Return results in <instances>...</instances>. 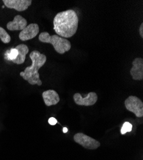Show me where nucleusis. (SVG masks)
I'll list each match as a JSON object with an SVG mask.
<instances>
[{"instance_id":"nucleus-1","label":"nucleus","mask_w":143,"mask_h":160,"mask_svg":"<svg viewBox=\"0 0 143 160\" xmlns=\"http://www.w3.org/2000/svg\"><path fill=\"white\" fill-rule=\"evenodd\" d=\"M79 19L76 12L67 10L59 12L54 19V29L57 35L63 38H71L76 33Z\"/></svg>"},{"instance_id":"nucleus-2","label":"nucleus","mask_w":143,"mask_h":160,"mask_svg":"<svg viewBox=\"0 0 143 160\" xmlns=\"http://www.w3.org/2000/svg\"><path fill=\"white\" fill-rule=\"evenodd\" d=\"M30 58L32 62V65L26 68L23 72H21L20 76L30 85L41 86L43 83L40 79L38 70L46 63L47 60L46 56L39 51L34 50L30 54Z\"/></svg>"},{"instance_id":"nucleus-3","label":"nucleus","mask_w":143,"mask_h":160,"mask_svg":"<svg viewBox=\"0 0 143 160\" xmlns=\"http://www.w3.org/2000/svg\"><path fill=\"white\" fill-rule=\"evenodd\" d=\"M38 40L43 43L51 44L54 46L56 52L63 55L69 51L71 48V44L67 38L61 37L57 35H50L48 32H42L38 36Z\"/></svg>"},{"instance_id":"nucleus-4","label":"nucleus","mask_w":143,"mask_h":160,"mask_svg":"<svg viewBox=\"0 0 143 160\" xmlns=\"http://www.w3.org/2000/svg\"><path fill=\"white\" fill-rule=\"evenodd\" d=\"M74 141L89 150H95L100 147V142L93 138L85 135L83 132H78L74 135Z\"/></svg>"},{"instance_id":"nucleus-5","label":"nucleus","mask_w":143,"mask_h":160,"mask_svg":"<svg viewBox=\"0 0 143 160\" xmlns=\"http://www.w3.org/2000/svg\"><path fill=\"white\" fill-rule=\"evenodd\" d=\"M125 108L138 117H143V102L137 97L134 96H129L125 101Z\"/></svg>"},{"instance_id":"nucleus-6","label":"nucleus","mask_w":143,"mask_h":160,"mask_svg":"<svg viewBox=\"0 0 143 160\" xmlns=\"http://www.w3.org/2000/svg\"><path fill=\"white\" fill-rule=\"evenodd\" d=\"M98 97L96 93L89 92L85 98H83L79 93H76L73 96L74 102L79 106H93L98 101Z\"/></svg>"},{"instance_id":"nucleus-7","label":"nucleus","mask_w":143,"mask_h":160,"mask_svg":"<svg viewBox=\"0 0 143 160\" xmlns=\"http://www.w3.org/2000/svg\"><path fill=\"white\" fill-rule=\"evenodd\" d=\"M39 32V27L36 23H32L21 31L19 38L22 41H27L35 38Z\"/></svg>"},{"instance_id":"nucleus-8","label":"nucleus","mask_w":143,"mask_h":160,"mask_svg":"<svg viewBox=\"0 0 143 160\" xmlns=\"http://www.w3.org/2000/svg\"><path fill=\"white\" fill-rule=\"evenodd\" d=\"M3 2L8 8L23 12L28 8L32 2V0H3Z\"/></svg>"},{"instance_id":"nucleus-9","label":"nucleus","mask_w":143,"mask_h":160,"mask_svg":"<svg viewBox=\"0 0 143 160\" xmlns=\"http://www.w3.org/2000/svg\"><path fill=\"white\" fill-rule=\"evenodd\" d=\"M133 79L142 80L143 79V59L136 58L132 62V68L130 71Z\"/></svg>"},{"instance_id":"nucleus-10","label":"nucleus","mask_w":143,"mask_h":160,"mask_svg":"<svg viewBox=\"0 0 143 160\" xmlns=\"http://www.w3.org/2000/svg\"><path fill=\"white\" fill-rule=\"evenodd\" d=\"M27 26V21L21 15H17L14 20L10 21L7 24V28L10 31H22Z\"/></svg>"},{"instance_id":"nucleus-11","label":"nucleus","mask_w":143,"mask_h":160,"mask_svg":"<svg viewBox=\"0 0 143 160\" xmlns=\"http://www.w3.org/2000/svg\"><path fill=\"white\" fill-rule=\"evenodd\" d=\"M42 96L44 103L47 106L56 105L60 101V98L58 93L54 90H48L43 92Z\"/></svg>"},{"instance_id":"nucleus-12","label":"nucleus","mask_w":143,"mask_h":160,"mask_svg":"<svg viewBox=\"0 0 143 160\" xmlns=\"http://www.w3.org/2000/svg\"><path fill=\"white\" fill-rule=\"evenodd\" d=\"M15 48L18 51V55L14 60H12V62L18 65L22 64L25 61L26 56H27L29 52V48L27 45L23 44L17 46Z\"/></svg>"},{"instance_id":"nucleus-13","label":"nucleus","mask_w":143,"mask_h":160,"mask_svg":"<svg viewBox=\"0 0 143 160\" xmlns=\"http://www.w3.org/2000/svg\"><path fill=\"white\" fill-rule=\"evenodd\" d=\"M0 39L4 44H8L11 41L10 35L2 27H0Z\"/></svg>"},{"instance_id":"nucleus-14","label":"nucleus","mask_w":143,"mask_h":160,"mask_svg":"<svg viewBox=\"0 0 143 160\" xmlns=\"http://www.w3.org/2000/svg\"><path fill=\"white\" fill-rule=\"evenodd\" d=\"M18 55V51L16 48L11 49L10 50H8L5 52V59L12 61L14 60Z\"/></svg>"},{"instance_id":"nucleus-15","label":"nucleus","mask_w":143,"mask_h":160,"mask_svg":"<svg viewBox=\"0 0 143 160\" xmlns=\"http://www.w3.org/2000/svg\"><path fill=\"white\" fill-rule=\"evenodd\" d=\"M132 129V125L128 122H125L121 129V135H125L128 132H130Z\"/></svg>"},{"instance_id":"nucleus-16","label":"nucleus","mask_w":143,"mask_h":160,"mask_svg":"<svg viewBox=\"0 0 143 160\" xmlns=\"http://www.w3.org/2000/svg\"><path fill=\"white\" fill-rule=\"evenodd\" d=\"M48 123L51 126H55L58 123V122L55 117H50L48 120Z\"/></svg>"},{"instance_id":"nucleus-17","label":"nucleus","mask_w":143,"mask_h":160,"mask_svg":"<svg viewBox=\"0 0 143 160\" xmlns=\"http://www.w3.org/2000/svg\"><path fill=\"white\" fill-rule=\"evenodd\" d=\"M139 34L140 37L142 38L143 37V23H141L139 27Z\"/></svg>"},{"instance_id":"nucleus-18","label":"nucleus","mask_w":143,"mask_h":160,"mask_svg":"<svg viewBox=\"0 0 143 160\" xmlns=\"http://www.w3.org/2000/svg\"><path fill=\"white\" fill-rule=\"evenodd\" d=\"M68 131V129L67 128H63V132H64V133L67 132Z\"/></svg>"}]
</instances>
